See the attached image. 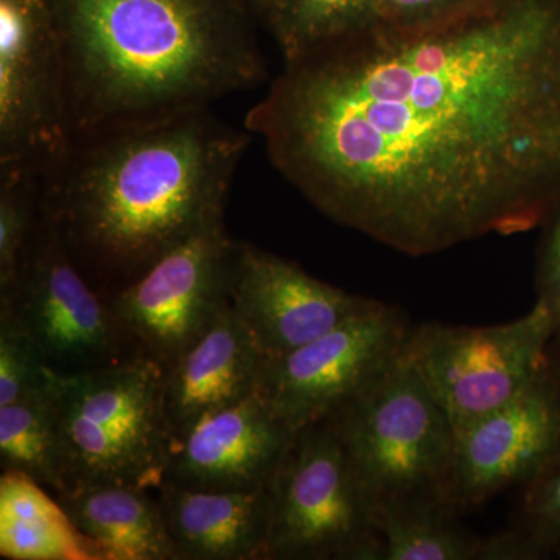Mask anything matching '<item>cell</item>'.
Listing matches in <instances>:
<instances>
[{"label": "cell", "mask_w": 560, "mask_h": 560, "mask_svg": "<svg viewBox=\"0 0 560 560\" xmlns=\"http://www.w3.org/2000/svg\"><path fill=\"white\" fill-rule=\"evenodd\" d=\"M555 337L550 312L536 301L497 326H411L404 355L459 430L521 396L547 366Z\"/></svg>", "instance_id": "cell-8"}, {"label": "cell", "mask_w": 560, "mask_h": 560, "mask_svg": "<svg viewBox=\"0 0 560 560\" xmlns=\"http://www.w3.org/2000/svg\"><path fill=\"white\" fill-rule=\"evenodd\" d=\"M0 300L10 302L47 370L57 377L149 359L109 301L77 267L43 213L13 287Z\"/></svg>", "instance_id": "cell-7"}, {"label": "cell", "mask_w": 560, "mask_h": 560, "mask_svg": "<svg viewBox=\"0 0 560 560\" xmlns=\"http://www.w3.org/2000/svg\"><path fill=\"white\" fill-rule=\"evenodd\" d=\"M0 556L9 560H106L60 501L21 471L0 477Z\"/></svg>", "instance_id": "cell-18"}, {"label": "cell", "mask_w": 560, "mask_h": 560, "mask_svg": "<svg viewBox=\"0 0 560 560\" xmlns=\"http://www.w3.org/2000/svg\"><path fill=\"white\" fill-rule=\"evenodd\" d=\"M0 466L27 475L55 497L62 492L51 382L39 393L0 407Z\"/></svg>", "instance_id": "cell-21"}, {"label": "cell", "mask_w": 560, "mask_h": 560, "mask_svg": "<svg viewBox=\"0 0 560 560\" xmlns=\"http://www.w3.org/2000/svg\"><path fill=\"white\" fill-rule=\"evenodd\" d=\"M164 390L165 368L151 359L54 375L61 493L101 485L160 489L172 451Z\"/></svg>", "instance_id": "cell-4"}, {"label": "cell", "mask_w": 560, "mask_h": 560, "mask_svg": "<svg viewBox=\"0 0 560 560\" xmlns=\"http://www.w3.org/2000/svg\"><path fill=\"white\" fill-rule=\"evenodd\" d=\"M57 500L106 560H176L158 490L101 485L69 490Z\"/></svg>", "instance_id": "cell-17"}, {"label": "cell", "mask_w": 560, "mask_h": 560, "mask_svg": "<svg viewBox=\"0 0 560 560\" xmlns=\"http://www.w3.org/2000/svg\"><path fill=\"white\" fill-rule=\"evenodd\" d=\"M245 128L327 219L433 256L560 208V0H486L283 60Z\"/></svg>", "instance_id": "cell-1"}, {"label": "cell", "mask_w": 560, "mask_h": 560, "mask_svg": "<svg viewBox=\"0 0 560 560\" xmlns=\"http://www.w3.org/2000/svg\"><path fill=\"white\" fill-rule=\"evenodd\" d=\"M324 420L348 453L372 511L410 497L442 500L456 430L404 352L374 385Z\"/></svg>", "instance_id": "cell-5"}, {"label": "cell", "mask_w": 560, "mask_h": 560, "mask_svg": "<svg viewBox=\"0 0 560 560\" xmlns=\"http://www.w3.org/2000/svg\"><path fill=\"white\" fill-rule=\"evenodd\" d=\"M228 298L268 359L316 340L378 302L323 282L294 261L237 241Z\"/></svg>", "instance_id": "cell-13"}, {"label": "cell", "mask_w": 560, "mask_h": 560, "mask_svg": "<svg viewBox=\"0 0 560 560\" xmlns=\"http://www.w3.org/2000/svg\"><path fill=\"white\" fill-rule=\"evenodd\" d=\"M69 139L65 66L47 0H0V165L43 172Z\"/></svg>", "instance_id": "cell-11"}, {"label": "cell", "mask_w": 560, "mask_h": 560, "mask_svg": "<svg viewBox=\"0 0 560 560\" xmlns=\"http://www.w3.org/2000/svg\"><path fill=\"white\" fill-rule=\"evenodd\" d=\"M176 560H267L271 488L158 489Z\"/></svg>", "instance_id": "cell-16"}, {"label": "cell", "mask_w": 560, "mask_h": 560, "mask_svg": "<svg viewBox=\"0 0 560 560\" xmlns=\"http://www.w3.org/2000/svg\"><path fill=\"white\" fill-rule=\"evenodd\" d=\"M293 430L259 394L206 412L172 440L164 482L190 489L271 488Z\"/></svg>", "instance_id": "cell-14"}, {"label": "cell", "mask_w": 560, "mask_h": 560, "mask_svg": "<svg viewBox=\"0 0 560 560\" xmlns=\"http://www.w3.org/2000/svg\"><path fill=\"white\" fill-rule=\"evenodd\" d=\"M47 5L65 66L70 138L210 109L267 77L249 0Z\"/></svg>", "instance_id": "cell-3"}, {"label": "cell", "mask_w": 560, "mask_h": 560, "mask_svg": "<svg viewBox=\"0 0 560 560\" xmlns=\"http://www.w3.org/2000/svg\"><path fill=\"white\" fill-rule=\"evenodd\" d=\"M254 136L210 109L73 136L40 172V213L106 300L224 220Z\"/></svg>", "instance_id": "cell-2"}, {"label": "cell", "mask_w": 560, "mask_h": 560, "mask_svg": "<svg viewBox=\"0 0 560 560\" xmlns=\"http://www.w3.org/2000/svg\"><path fill=\"white\" fill-rule=\"evenodd\" d=\"M537 268V302L550 312L556 337L560 335V208L547 221Z\"/></svg>", "instance_id": "cell-26"}, {"label": "cell", "mask_w": 560, "mask_h": 560, "mask_svg": "<svg viewBox=\"0 0 560 560\" xmlns=\"http://www.w3.org/2000/svg\"><path fill=\"white\" fill-rule=\"evenodd\" d=\"M51 377L32 335L10 302L0 300V407L46 389Z\"/></svg>", "instance_id": "cell-23"}, {"label": "cell", "mask_w": 560, "mask_h": 560, "mask_svg": "<svg viewBox=\"0 0 560 560\" xmlns=\"http://www.w3.org/2000/svg\"><path fill=\"white\" fill-rule=\"evenodd\" d=\"M560 459V385L550 364L500 410L456 430L442 500L455 511L480 508L528 486Z\"/></svg>", "instance_id": "cell-12"}, {"label": "cell", "mask_w": 560, "mask_h": 560, "mask_svg": "<svg viewBox=\"0 0 560 560\" xmlns=\"http://www.w3.org/2000/svg\"><path fill=\"white\" fill-rule=\"evenodd\" d=\"M486 0H377L378 27L415 31L477 9Z\"/></svg>", "instance_id": "cell-25"}, {"label": "cell", "mask_w": 560, "mask_h": 560, "mask_svg": "<svg viewBox=\"0 0 560 560\" xmlns=\"http://www.w3.org/2000/svg\"><path fill=\"white\" fill-rule=\"evenodd\" d=\"M410 330L401 308L378 301L316 340L267 357L257 394L298 433L383 377L400 359Z\"/></svg>", "instance_id": "cell-9"}, {"label": "cell", "mask_w": 560, "mask_h": 560, "mask_svg": "<svg viewBox=\"0 0 560 560\" xmlns=\"http://www.w3.org/2000/svg\"><path fill=\"white\" fill-rule=\"evenodd\" d=\"M267 560H383L374 511L326 420L298 431L272 480Z\"/></svg>", "instance_id": "cell-6"}, {"label": "cell", "mask_w": 560, "mask_h": 560, "mask_svg": "<svg viewBox=\"0 0 560 560\" xmlns=\"http://www.w3.org/2000/svg\"><path fill=\"white\" fill-rule=\"evenodd\" d=\"M456 517L434 497L386 501L374 511L383 560H485L486 537L475 536Z\"/></svg>", "instance_id": "cell-19"}, {"label": "cell", "mask_w": 560, "mask_h": 560, "mask_svg": "<svg viewBox=\"0 0 560 560\" xmlns=\"http://www.w3.org/2000/svg\"><path fill=\"white\" fill-rule=\"evenodd\" d=\"M265 359L228 302L208 329L165 370V412L172 440L206 412L257 394Z\"/></svg>", "instance_id": "cell-15"}, {"label": "cell", "mask_w": 560, "mask_h": 560, "mask_svg": "<svg viewBox=\"0 0 560 560\" xmlns=\"http://www.w3.org/2000/svg\"><path fill=\"white\" fill-rule=\"evenodd\" d=\"M261 25L283 60L377 24V0H265Z\"/></svg>", "instance_id": "cell-20"}, {"label": "cell", "mask_w": 560, "mask_h": 560, "mask_svg": "<svg viewBox=\"0 0 560 560\" xmlns=\"http://www.w3.org/2000/svg\"><path fill=\"white\" fill-rule=\"evenodd\" d=\"M515 529L521 530L540 558L560 550V459L525 486Z\"/></svg>", "instance_id": "cell-24"}, {"label": "cell", "mask_w": 560, "mask_h": 560, "mask_svg": "<svg viewBox=\"0 0 560 560\" xmlns=\"http://www.w3.org/2000/svg\"><path fill=\"white\" fill-rule=\"evenodd\" d=\"M234 245L224 220L217 221L109 298L110 307L145 355L165 370L230 302Z\"/></svg>", "instance_id": "cell-10"}, {"label": "cell", "mask_w": 560, "mask_h": 560, "mask_svg": "<svg viewBox=\"0 0 560 560\" xmlns=\"http://www.w3.org/2000/svg\"><path fill=\"white\" fill-rule=\"evenodd\" d=\"M548 364H550L552 375H555L556 381H558L560 385V335L555 337V340L551 341L550 349H548Z\"/></svg>", "instance_id": "cell-27"}, {"label": "cell", "mask_w": 560, "mask_h": 560, "mask_svg": "<svg viewBox=\"0 0 560 560\" xmlns=\"http://www.w3.org/2000/svg\"><path fill=\"white\" fill-rule=\"evenodd\" d=\"M40 215V172L0 165V294L9 293Z\"/></svg>", "instance_id": "cell-22"}, {"label": "cell", "mask_w": 560, "mask_h": 560, "mask_svg": "<svg viewBox=\"0 0 560 560\" xmlns=\"http://www.w3.org/2000/svg\"><path fill=\"white\" fill-rule=\"evenodd\" d=\"M253 3L254 9H256L257 14H259L260 7L264 5L265 0H249Z\"/></svg>", "instance_id": "cell-28"}]
</instances>
